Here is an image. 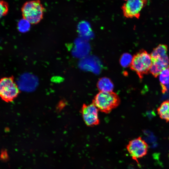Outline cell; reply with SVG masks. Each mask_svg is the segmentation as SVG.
I'll list each match as a JSON object with an SVG mask.
<instances>
[{
    "label": "cell",
    "mask_w": 169,
    "mask_h": 169,
    "mask_svg": "<svg viewBox=\"0 0 169 169\" xmlns=\"http://www.w3.org/2000/svg\"><path fill=\"white\" fill-rule=\"evenodd\" d=\"M119 95L113 91H99L94 97L93 103L99 111L108 114L120 104Z\"/></svg>",
    "instance_id": "1"
},
{
    "label": "cell",
    "mask_w": 169,
    "mask_h": 169,
    "mask_svg": "<svg viewBox=\"0 0 169 169\" xmlns=\"http://www.w3.org/2000/svg\"><path fill=\"white\" fill-rule=\"evenodd\" d=\"M152 61L150 54L144 49L134 55L130 65V69L134 71L140 79L149 73Z\"/></svg>",
    "instance_id": "2"
},
{
    "label": "cell",
    "mask_w": 169,
    "mask_h": 169,
    "mask_svg": "<svg viewBox=\"0 0 169 169\" xmlns=\"http://www.w3.org/2000/svg\"><path fill=\"white\" fill-rule=\"evenodd\" d=\"M44 8L40 0H33L25 3L21 8L23 18L31 23L36 24L42 19Z\"/></svg>",
    "instance_id": "3"
},
{
    "label": "cell",
    "mask_w": 169,
    "mask_h": 169,
    "mask_svg": "<svg viewBox=\"0 0 169 169\" xmlns=\"http://www.w3.org/2000/svg\"><path fill=\"white\" fill-rule=\"evenodd\" d=\"M19 89L13 77H4L0 79V97L3 101L9 102L18 95Z\"/></svg>",
    "instance_id": "4"
},
{
    "label": "cell",
    "mask_w": 169,
    "mask_h": 169,
    "mask_svg": "<svg viewBox=\"0 0 169 169\" xmlns=\"http://www.w3.org/2000/svg\"><path fill=\"white\" fill-rule=\"evenodd\" d=\"M126 148L132 159L137 161L138 159L146 154L148 146L146 142L139 137L130 141Z\"/></svg>",
    "instance_id": "5"
},
{
    "label": "cell",
    "mask_w": 169,
    "mask_h": 169,
    "mask_svg": "<svg viewBox=\"0 0 169 169\" xmlns=\"http://www.w3.org/2000/svg\"><path fill=\"white\" fill-rule=\"evenodd\" d=\"M146 3L142 0H127L121 8L124 16L128 18H139L141 11Z\"/></svg>",
    "instance_id": "6"
},
{
    "label": "cell",
    "mask_w": 169,
    "mask_h": 169,
    "mask_svg": "<svg viewBox=\"0 0 169 169\" xmlns=\"http://www.w3.org/2000/svg\"><path fill=\"white\" fill-rule=\"evenodd\" d=\"M98 111V109L93 103L83 105L81 112L84 121L86 125L93 126L99 124Z\"/></svg>",
    "instance_id": "7"
},
{
    "label": "cell",
    "mask_w": 169,
    "mask_h": 169,
    "mask_svg": "<svg viewBox=\"0 0 169 169\" xmlns=\"http://www.w3.org/2000/svg\"><path fill=\"white\" fill-rule=\"evenodd\" d=\"M38 84V81L35 76L31 74H25L21 77L17 84L19 90L29 92L34 90Z\"/></svg>",
    "instance_id": "8"
},
{
    "label": "cell",
    "mask_w": 169,
    "mask_h": 169,
    "mask_svg": "<svg viewBox=\"0 0 169 169\" xmlns=\"http://www.w3.org/2000/svg\"><path fill=\"white\" fill-rule=\"evenodd\" d=\"M167 46L164 44H160L155 48L151 53L152 61H169L167 55Z\"/></svg>",
    "instance_id": "9"
},
{
    "label": "cell",
    "mask_w": 169,
    "mask_h": 169,
    "mask_svg": "<svg viewBox=\"0 0 169 169\" xmlns=\"http://www.w3.org/2000/svg\"><path fill=\"white\" fill-rule=\"evenodd\" d=\"M97 87L99 91H113L114 84L111 80L109 78L103 77L100 78L97 84Z\"/></svg>",
    "instance_id": "10"
},
{
    "label": "cell",
    "mask_w": 169,
    "mask_h": 169,
    "mask_svg": "<svg viewBox=\"0 0 169 169\" xmlns=\"http://www.w3.org/2000/svg\"><path fill=\"white\" fill-rule=\"evenodd\" d=\"M157 112L160 118L169 122V100L163 101L157 109Z\"/></svg>",
    "instance_id": "11"
},
{
    "label": "cell",
    "mask_w": 169,
    "mask_h": 169,
    "mask_svg": "<svg viewBox=\"0 0 169 169\" xmlns=\"http://www.w3.org/2000/svg\"><path fill=\"white\" fill-rule=\"evenodd\" d=\"M159 81L162 86V91L165 92L166 90L165 85L169 84V69H163L159 75Z\"/></svg>",
    "instance_id": "12"
},
{
    "label": "cell",
    "mask_w": 169,
    "mask_h": 169,
    "mask_svg": "<svg viewBox=\"0 0 169 169\" xmlns=\"http://www.w3.org/2000/svg\"><path fill=\"white\" fill-rule=\"evenodd\" d=\"M31 23L27 20L23 18L20 20L18 23L19 31L22 33L26 32L29 30Z\"/></svg>",
    "instance_id": "13"
},
{
    "label": "cell",
    "mask_w": 169,
    "mask_h": 169,
    "mask_svg": "<svg viewBox=\"0 0 169 169\" xmlns=\"http://www.w3.org/2000/svg\"><path fill=\"white\" fill-rule=\"evenodd\" d=\"M132 59V57L130 54L127 53H124L121 55L120 59V64L123 67H127L130 66Z\"/></svg>",
    "instance_id": "14"
},
{
    "label": "cell",
    "mask_w": 169,
    "mask_h": 169,
    "mask_svg": "<svg viewBox=\"0 0 169 169\" xmlns=\"http://www.w3.org/2000/svg\"><path fill=\"white\" fill-rule=\"evenodd\" d=\"M9 6L5 1L0 0V19L5 16L8 12Z\"/></svg>",
    "instance_id": "15"
},
{
    "label": "cell",
    "mask_w": 169,
    "mask_h": 169,
    "mask_svg": "<svg viewBox=\"0 0 169 169\" xmlns=\"http://www.w3.org/2000/svg\"><path fill=\"white\" fill-rule=\"evenodd\" d=\"M143 0V1L146 2V3H147V1L149 0Z\"/></svg>",
    "instance_id": "16"
},
{
    "label": "cell",
    "mask_w": 169,
    "mask_h": 169,
    "mask_svg": "<svg viewBox=\"0 0 169 169\" xmlns=\"http://www.w3.org/2000/svg\"><path fill=\"white\" fill-rule=\"evenodd\" d=\"M124 0L127 1V0Z\"/></svg>",
    "instance_id": "17"
}]
</instances>
